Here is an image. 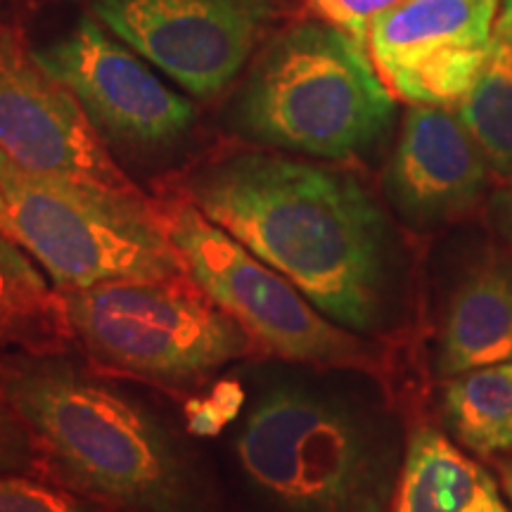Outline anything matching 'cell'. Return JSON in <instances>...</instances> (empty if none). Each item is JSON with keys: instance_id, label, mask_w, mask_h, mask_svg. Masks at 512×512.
Instances as JSON below:
<instances>
[{"instance_id": "cell-2", "label": "cell", "mask_w": 512, "mask_h": 512, "mask_svg": "<svg viewBox=\"0 0 512 512\" xmlns=\"http://www.w3.org/2000/svg\"><path fill=\"white\" fill-rule=\"evenodd\" d=\"M361 375L299 366L254 377L223 446L235 512L392 510L399 425Z\"/></svg>"}, {"instance_id": "cell-24", "label": "cell", "mask_w": 512, "mask_h": 512, "mask_svg": "<svg viewBox=\"0 0 512 512\" xmlns=\"http://www.w3.org/2000/svg\"><path fill=\"white\" fill-rule=\"evenodd\" d=\"M501 12H503V15L512 17V8H510V5H503V3H501Z\"/></svg>"}, {"instance_id": "cell-22", "label": "cell", "mask_w": 512, "mask_h": 512, "mask_svg": "<svg viewBox=\"0 0 512 512\" xmlns=\"http://www.w3.org/2000/svg\"><path fill=\"white\" fill-rule=\"evenodd\" d=\"M0 233L8 235V207H5L3 190H0Z\"/></svg>"}, {"instance_id": "cell-7", "label": "cell", "mask_w": 512, "mask_h": 512, "mask_svg": "<svg viewBox=\"0 0 512 512\" xmlns=\"http://www.w3.org/2000/svg\"><path fill=\"white\" fill-rule=\"evenodd\" d=\"M185 275L254 339L259 354L294 366L370 370V344L320 313L285 275L207 219L188 197L157 207Z\"/></svg>"}, {"instance_id": "cell-20", "label": "cell", "mask_w": 512, "mask_h": 512, "mask_svg": "<svg viewBox=\"0 0 512 512\" xmlns=\"http://www.w3.org/2000/svg\"><path fill=\"white\" fill-rule=\"evenodd\" d=\"M401 0H306L318 19L342 29L354 41L368 48V34L373 22Z\"/></svg>"}, {"instance_id": "cell-19", "label": "cell", "mask_w": 512, "mask_h": 512, "mask_svg": "<svg viewBox=\"0 0 512 512\" xmlns=\"http://www.w3.org/2000/svg\"><path fill=\"white\" fill-rule=\"evenodd\" d=\"M0 472L46 477V465L38 444L19 413L12 408L0 384Z\"/></svg>"}, {"instance_id": "cell-16", "label": "cell", "mask_w": 512, "mask_h": 512, "mask_svg": "<svg viewBox=\"0 0 512 512\" xmlns=\"http://www.w3.org/2000/svg\"><path fill=\"white\" fill-rule=\"evenodd\" d=\"M444 418L456 439L482 458L512 453V363L451 377Z\"/></svg>"}, {"instance_id": "cell-4", "label": "cell", "mask_w": 512, "mask_h": 512, "mask_svg": "<svg viewBox=\"0 0 512 512\" xmlns=\"http://www.w3.org/2000/svg\"><path fill=\"white\" fill-rule=\"evenodd\" d=\"M368 48L316 19L280 34L233 107L252 143L320 159L363 155L394 119V98Z\"/></svg>"}, {"instance_id": "cell-23", "label": "cell", "mask_w": 512, "mask_h": 512, "mask_svg": "<svg viewBox=\"0 0 512 512\" xmlns=\"http://www.w3.org/2000/svg\"><path fill=\"white\" fill-rule=\"evenodd\" d=\"M505 489H508V494H510V498H512V465H508L505 467Z\"/></svg>"}, {"instance_id": "cell-3", "label": "cell", "mask_w": 512, "mask_h": 512, "mask_svg": "<svg viewBox=\"0 0 512 512\" xmlns=\"http://www.w3.org/2000/svg\"><path fill=\"white\" fill-rule=\"evenodd\" d=\"M46 477L110 512H230L202 453L159 408L67 354L0 361Z\"/></svg>"}, {"instance_id": "cell-8", "label": "cell", "mask_w": 512, "mask_h": 512, "mask_svg": "<svg viewBox=\"0 0 512 512\" xmlns=\"http://www.w3.org/2000/svg\"><path fill=\"white\" fill-rule=\"evenodd\" d=\"M34 62L72 91L102 140L128 152L169 150L197 119L190 100L171 91L93 17H81L62 41L34 53Z\"/></svg>"}, {"instance_id": "cell-5", "label": "cell", "mask_w": 512, "mask_h": 512, "mask_svg": "<svg viewBox=\"0 0 512 512\" xmlns=\"http://www.w3.org/2000/svg\"><path fill=\"white\" fill-rule=\"evenodd\" d=\"M8 238L60 292L188 278L157 207L143 195L34 174L0 155Z\"/></svg>"}, {"instance_id": "cell-21", "label": "cell", "mask_w": 512, "mask_h": 512, "mask_svg": "<svg viewBox=\"0 0 512 512\" xmlns=\"http://www.w3.org/2000/svg\"><path fill=\"white\" fill-rule=\"evenodd\" d=\"M465 512H510V510L505 508L503 498H501V494H498V486L494 482L482 496L477 498L475 505H470Z\"/></svg>"}, {"instance_id": "cell-15", "label": "cell", "mask_w": 512, "mask_h": 512, "mask_svg": "<svg viewBox=\"0 0 512 512\" xmlns=\"http://www.w3.org/2000/svg\"><path fill=\"white\" fill-rule=\"evenodd\" d=\"M494 479L444 434L420 427L403 451L394 512H465Z\"/></svg>"}, {"instance_id": "cell-11", "label": "cell", "mask_w": 512, "mask_h": 512, "mask_svg": "<svg viewBox=\"0 0 512 512\" xmlns=\"http://www.w3.org/2000/svg\"><path fill=\"white\" fill-rule=\"evenodd\" d=\"M0 155L34 174L143 195L67 86L0 38Z\"/></svg>"}, {"instance_id": "cell-13", "label": "cell", "mask_w": 512, "mask_h": 512, "mask_svg": "<svg viewBox=\"0 0 512 512\" xmlns=\"http://www.w3.org/2000/svg\"><path fill=\"white\" fill-rule=\"evenodd\" d=\"M498 363H512L510 259L484 261L458 285L437 351V370L444 377Z\"/></svg>"}, {"instance_id": "cell-10", "label": "cell", "mask_w": 512, "mask_h": 512, "mask_svg": "<svg viewBox=\"0 0 512 512\" xmlns=\"http://www.w3.org/2000/svg\"><path fill=\"white\" fill-rule=\"evenodd\" d=\"M498 15L501 0H401L373 22L368 53L401 100L458 105L489 60Z\"/></svg>"}, {"instance_id": "cell-14", "label": "cell", "mask_w": 512, "mask_h": 512, "mask_svg": "<svg viewBox=\"0 0 512 512\" xmlns=\"http://www.w3.org/2000/svg\"><path fill=\"white\" fill-rule=\"evenodd\" d=\"M74 344L62 292L31 256L0 233V361L67 354Z\"/></svg>"}, {"instance_id": "cell-9", "label": "cell", "mask_w": 512, "mask_h": 512, "mask_svg": "<svg viewBox=\"0 0 512 512\" xmlns=\"http://www.w3.org/2000/svg\"><path fill=\"white\" fill-rule=\"evenodd\" d=\"M93 12L185 91L214 98L254 53L273 0H93Z\"/></svg>"}, {"instance_id": "cell-17", "label": "cell", "mask_w": 512, "mask_h": 512, "mask_svg": "<svg viewBox=\"0 0 512 512\" xmlns=\"http://www.w3.org/2000/svg\"><path fill=\"white\" fill-rule=\"evenodd\" d=\"M456 114L496 174L512 178V19L498 15L489 60Z\"/></svg>"}, {"instance_id": "cell-1", "label": "cell", "mask_w": 512, "mask_h": 512, "mask_svg": "<svg viewBox=\"0 0 512 512\" xmlns=\"http://www.w3.org/2000/svg\"><path fill=\"white\" fill-rule=\"evenodd\" d=\"M188 200L356 335L392 316L396 249L387 216L344 171L266 152L211 162Z\"/></svg>"}, {"instance_id": "cell-6", "label": "cell", "mask_w": 512, "mask_h": 512, "mask_svg": "<svg viewBox=\"0 0 512 512\" xmlns=\"http://www.w3.org/2000/svg\"><path fill=\"white\" fill-rule=\"evenodd\" d=\"M74 342L100 368L171 392H195L256 344L190 278L62 292Z\"/></svg>"}, {"instance_id": "cell-12", "label": "cell", "mask_w": 512, "mask_h": 512, "mask_svg": "<svg viewBox=\"0 0 512 512\" xmlns=\"http://www.w3.org/2000/svg\"><path fill=\"white\" fill-rule=\"evenodd\" d=\"M486 176L489 162L456 112L413 105L401 124L384 185L408 226L432 228L475 207Z\"/></svg>"}, {"instance_id": "cell-18", "label": "cell", "mask_w": 512, "mask_h": 512, "mask_svg": "<svg viewBox=\"0 0 512 512\" xmlns=\"http://www.w3.org/2000/svg\"><path fill=\"white\" fill-rule=\"evenodd\" d=\"M0 512H110L67 486L36 475L0 472Z\"/></svg>"}]
</instances>
